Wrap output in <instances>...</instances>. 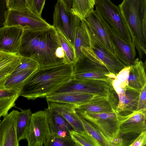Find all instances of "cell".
I'll list each match as a JSON object with an SVG mask.
<instances>
[{"label": "cell", "mask_w": 146, "mask_h": 146, "mask_svg": "<svg viewBox=\"0 0 146 146\" xmlns=\"http://www.w3.org/2000/svg\"><path fill=\"white\" fill-rule=\"evenodd\" d=\"M104 97L81 92H67L51 94L46 96L47 101L80 105L96 98Z\"/></svg>", "instance_id": "19"}, {"label": "cell", "mask_w": 146, "mask_h": 146, "mask_svg": "<svg viewBox=\"0 0 146 146\" xmlns=\"http://www.w3.org/2000/svg\"><path fill=\"white\" fill-rule=\"evenodd\" d=\"M85 19L98 38L112 53L116 56L115 47L103 19L94 10L88 15Z\"/></svg>", "instance_id": "16"}, {"label": "cell", "mask_w": 146, "mask_h": 146, "mask_svg": "<svg viewBox=\"0 0 146 146\" xmlns=\"http://www.w3.org/2000/svg\"><path fill=\"white\" fill-rule=\"evenodd\" d=\"M59 0L67 9L71 11L73 6V0Z\"/></svg>", "instance_id": "38"}, {"label": "cell", "mask_w": 146, "mask_h": 146, "mask_svg": "<svg viewBox=\"0 0 146 146\" xmlns=\"http://www.w3.org/2000/svg\"><path fill=\"white\" fill-rule=\"evenodd\" d=\"M146 85L141 89L139 96L138 106L136 111L146 110Z\"/></svg>", "instance_id": "35"}, {"label": "cell", "mask_w": 146, "mask_h": 146, "mask_svg": "<svg viewBox=\"0 0 146 146\" xmlns=\"http://www.w3.org/2000/svg\"><path fill=\"white\" fill-rule=\"evenodd\" d=\"M24 28L20 26H3L0 28V51L17 53Z\"/></svg>", "instance_id": "13"}, {"label": "cell", "mask_w": 146, "mask_h": 146, "mask_svg": "<svg viewBox=\"0 0 146 146\" xmlns=\"http://www.w3.org/2000/svg\"><path fill=\"white\" fill-rule=\"evenodd\" d=\"M44 146H75L70 135L64 137L50 133Z\"/></svg>", "instance_id": "31"}, {"label": "cell", "mask_w": 146, "mask_h": 146, "mask_svg": "<svg viewBox=\"0 0 146 146\" xmlns=\"http://www.w3.org/2000/svg\"><path fill=\"white\" fill-rule=\"evenodd\" d=\"M81 21L78 17L67 9L60 1L58 0L54 6L52 25L73 47L76 31Z\"/></svg>", "instance_id": "8"}, {"label": "cell", "mask_w": 146, "mask_h": 146, "mask_svg": "<svg viewBox=\"0 0 146 146\" xmlns=\"http://www.w3.org/2000/svg\"><path fill=\"white\" fill-rule=\"evenodd\" d=\"M82 54L73 65V78L78 79H95L112 82L116 75L111 73L89 47H82Z\"/></svg>", "instance_id": "5"}, {"label": "cell", "mask_w": 146, "mask_h": 146, "mask_svg": "<svg viewBox=\"0 0 146 146\" xmlns=\"http://www.w3.org/2000/svg\"><path fill=\"white\" fill-rule=\"evenodd\" d=\"M118 7L130 31L139 58L146 53V40L142 30L143 21L146 17V0H123Z\"/></svg>", "instance_id": "3"}, {"label": "cell", "mask_w": 146, "mask_h": 146, "mask_svg": "<svg viewBox=\"0 0 146 146\" xmlns=\"http://www.w3.org/2000/svg\"><path fill=\"white\" fill-rule=\"evenodd\" d=\"M141 90L133 88L128 85L127 86L125 103L123 111L125 114L127 113L130 114L136 111Z\"/></svg>", "instance_id": "27"}, {"label": "cell", "mask_w": 146, "mask_h": 146, "mask_svg": "<svg viewBox=\"0 0 146 146\" xmlns=\"http://www.w3.org/2000/svg\"><path fill=\"white\" fill-rule=\"evenodd\" d=\"M96 0H73L71 12L81 20L94 10Z\"/></svg>", "instance_id": "26"}, {"label": "cell", "mask_w": 146, "mask_h": 146, "mask_svg": "<svg viewBox=\"0 0 146 146\" xmlns=\"http://www.w3.org/2000/svg\"><path fill=\"white\" fill-rule=\"evenodd\" d=\"M50 133L45 110L32 113L26 138L28 146H44Z\"/></svg>", "instance_id": "10"}, {"label": "cell", "mask_w": 146, "mask_h": 146, "mask_svg": "<svg viewBox=\"0 0 146 146\" xmlns=\"http://www.w3.org/2000/svg\"><path fill=\"white\" fill-rule=\"evenodd\" d=\"M5 4L8 9L21 10L27 8H31L28 0H5Z\"/></svg>", "instance_id": "33"}, {"label": "cell", "mask_w": 146, "mask_h": 146, "mask_svg": "<svg viewBox=\"0 0 146 146\" xmlns=\"http://www.w3.org/2000/svg\"><path fill=\"white\" fill-rule=\"evenodd\" d=\"M12 73H9L0 75V90L6 89L4 88V84L8 78Z\"/></svg>", "instance_id": "37"}, {"label": "cell", "mask_w": 146, "mask_h": 146, "mask_svg": "<svg viewBox=\"0 0 146 146\" xmlns=\"http://www.w3.org/2000/svg\"><path fill=\"white\" fill-rule=\"evenodd\" d=\"M20 96V90H0V123L1 117L8 114L9 110L15 106L16 101Z\"/></svg>", "instance_id": "21"}, {"label": "cell", "mask_w": 146, "mask_h": 146, "mask_svg": "<svg viewBox=\"0 0 146 146\" xmlns=\"http://www.w3.org/2000/svg\"><path fill=\"white\" fill-rule=\"evenodd\" d=\"M32 10L40 17L44 8L46 0H28Z\"/></svg>", "instance_id": "34"}, {"label": "cell", "mask_w": 146, "mask_h": 146, "mask_svg": "<svg viewBox=\"0 0 146 146\" xmlns=\"http://www.w3.org/2000/svg\"><path fill=\"white\" fill-rule=\"evenodd\" d=\"M83 22L88 36L90 48L106 66L109 71L116 75L127 66L112 53L94 34L84 19Z\"/></svg>", "instance_id": "9"}, {"label": "cell", "mask_w": 146, "mask_h": 146, "mask_svg": "<svg viewBox=\"0 0 146 146\" xmlns=\"http://www.w3.org/2000/svg\"><path fill=\"white\" fill-rule=\"evenodd\" d=\"M37 68L25 70L16 73H12L8 78L4 84L5 89L20 90L31 74Z\"/></svg>", "instance_id": "22"}, {"label": "cell", "mask_w": 146, "mask_h": 146, "mask_svg": "<svg viewBox=\"0 0 146 146\" xmlns=\"http://www.w3.org/2000/svg\"><path fill=\"white\" fill-rule=\"evenodd\" d=\"M38 66V64L33 60L21 56L20 63L13 73H16L25 70L37 68Z\"/></svg>", "instance_id": "32"}, {"label": "cell", "mask_w": 146, "mask_h": 146, "mask_svg": "<svg viewBox=\"0 0 146 146\" xmlns=\"http://www.w3.org/2000/svg\"><path fill=\"white\" fill-rule=\"evenodd\" d=\"M73 65L65 62L38 66L20 90L21 96L28 100L46 97L73 77Z\"/></svg>", "instance_id": "2"}, {"label": "cell", "mask_w": 146, "mask_h": 146, "mask_svg": "<svg viewBox=\"0 0 146 146\" xmlns=\"http://www.w3.org/2000/svg\"><path fill=\"white\" fill-rule=\"evenodd\" d=\"M32 113L30 109L21 110L18 112L17 122V137L18 141L26 139Z\"/></svg>", "instance_id": "25"}, {"label": "cell", "mask_w": 146, "mask_h": 146, "mask_svg": "<svg viewBox=\"0 0 146 146\" xmlns=\"http://www.w3.org/2000/svg\"><path fill=\"white\" fill-rule=\"evenodd\" d=\"M44 110L46 113L50 133L63 137L70 136V131L74 130L71 125L49 106Z\"/></svg>", "instance_id": "18"}, {"label": "cell", "mask_w": 146, "mask_h": 146, "mask_svg": "<svg viewBox=\"0 0 146 146\" xmlns=\"http://www.w3.org/2000/svg\"><path fill=\"white\" fill-rule=\"evenodd\" d=\"M70 135L75 146H100L87 131L81 133L73 130L70 131Z\"/></svg>", "instance_id": "28"}, {"label": "cell", "mask_w": 146, "mask_h": 146, "mask_svg": "<svg viewBox=\"0 0 146 146\" xmlns=\"http://www.w3.org/2000/svg\"><path fill=\"white\" fill-rule=\"evenodd\" d=\"M2 1H3V0H0V7H1V3Z\"/></svg>", "instance_id": "39"}, {"label": "cell", "mask_w": 146, "mask_h": 146, "mask_svg": "<svg viewBox=\"0 0 146 146\" xmlns=\"http://www.w3.org/2000/svg\"><path fill=\"white\" fill-rule=\"evenodd\" d=\"M56 30L60 44L64 52L66 58L69 63L73 65L76 61L74 47L60 32Z\"/></svg>", "instance_id": "30"}, {"label": "cell", "mask_w": 146, "mask_h": 146, "mask_svg": "<svg viewBox=\"0 0 146 146\" xmlns=\"http://www.w3.org/2000/svg\"><path fill=\"white\" fill-rule=\"evenodd\" d=\"M114 90L107 97L96 98L85 104L78 106V111L96 113L116 112L118 102Z\"/></svg>", "instance_id": "14"}, {"label": "cell", "mask_w": 146, "mask_h": 146, "mask_svg": "<svg viewBox=\"0 0 146 146\" xmlns=\"http://www.w3.org/2000/svg\"><path fill=\"white\" fill-rule=\"evenodd\" d=\"M20 62L21 56L17 53L0 51V75L13 73Z\"/></svg>", "instance_id": "23"}, {"label": "cell", "mask_w": 146, "mask_h": 146, "mask_svg": "<svg viewBox=\"0 0 146 146\" xmlns=\"http://www.w3.org/2000/svg\"><path fill=\"white\" fill-rule=\"evenodd\" d=\"M80 25L77 28L75 34L74 48L76 62L81 57L82 47H90L89 38L87 32L82 21Z\"/></svg>", "instance_id": "24"}, {"label": "cell", "mask_w": 146, "mask_h": 146, "mask_svg": "<svg viewBox=\"0 0 146 146\" xmlns=\"http://www.w3.org/2000/svg\"><path fill=\"white\" fill-rule=\"evenodd\" d=\"M94 6L97 14L120 37L129 43H133L130 31L118 6L110 0H96Z\"/></svg>", "instance_id": "6"}, {"label": "cell", "mask_w": 146, "mask_h": 146, "mask_svg": "<svg viewBox=\"0 0 146 146\" xmlns=\"http://www.w3.org/2000/svg\"><path fill=\"white\" fill-rule=\"evenodd\" d=\"M47 101L48 106L64 118L72 126L74 130L81 133L87 131L76 112V109L77 108L78 105L66 103Z\"/></svg>", "instance_id": "15"}, {"label": "cell", "mask_w": 146, "mask_h": 146, "mask_svg": "<svg viewBox=\"0 0 146 146\" xmlns=\"http://www.w3.org/2000/svg\"><path fill=\"white\" fill-rule=\"evenodd\" d=\"M19 111L13 110L0 123V146L19 145L17 122Z\"/></svg>", "instance_id": "12"}, {"label": "cell", "mask_w": 146, "mask_h": 146, "mask_svg": "<svg viewBox=\"0 0 146 146\" xmlns=\"http://www.w3.org/2000/svg\"><path fill=\"white\" fill-rule=\"evenodd\" d=\"M146 144V131H145L141 133L129 146H144Z\"/></svg>", "instance_id": "36"}, {"label": "cell", "mask_w": 146, "mask_h": 146, "mask_svg": "<svg viewBox=\"0 0 146 146\" xmlns=\"http://www.w3.org/2000/svg\"><path fill=\"white\" fill-rule=\"evenodd\" d=\"M76 111L78 115L95 127L112 146H123L122 139L119 133V127L129 115L123 116L116 112L96 113Z\"/></svg>", "instance_id": "4"}, {"label": "cell", "mask_w": 146, "mask_h": 146, "mask_svg": "<svg viewBox=\"0 0 146 146\" xmlns=\"http://www.w3.org/2000/svg\"><path fill=\"white\" fill-rule=\"evenodd\" d=\"M17 54L33 60L39 66L68 62L52 25L39 30L24 29Z\"/></svg>", "instance_id": "1"}, {"label": "cell", "mask_w": 146, "mask_h": 146, "mask_svg": "<svg viewBox=\"0 0 146 146\" xmlns=\"http://www.w3.org/2000/svg\"><path fill=\"white\" fill-rule=\"evenodd\" d=\"M146 62L135 59L130 66L128 78V86L133 88L141 90L146 85Z\"/></svg>", "instance_id": "20"}, {"label": "cell", "mask_w": 146, "mask_h": 146, "mask_svg": "<svg viewBox=\"0 0 146 146\" xmlns=\"http://www.w3.org/2000/svg\"><path fill=\"white\" fill-rule=\"evenodd\" d=\"M146 130V110H141L129 115L121 124L119 133L121 137L127 135H139Z\"/></svg>", "instance_id": "17"}, {"label": "cell", "mask_w": 146, "mask_h": 146, "mask_svg": "<svg viewBox=\"0 0 146 146\" xmlns=\"http://www.w3.org/2000/svg\"><path fill=\"white\" fill-rule=\"evenodd\" d=\"M114 46L118 59L127 66L134 63L136 56V48L134 43H129L120 37L103 19Z\"/></svg>", "instance_id": "11"}, {"label": "cell", "mask_w": 146, "mask_h": 146, "mask_svg": "<svg viewBox=\"0 0 146 146\" xmlns=\"http://www.w3.org/2000/svg\"><path fill=\"white\" fill-rule=\"evenodd\" d=\"M3 25L5 26L18 25L24 29L35 31L52 26L29 8L21 10L7 9L4 13Z\"/></svg>", "instance_id": "7"}, {"label": "cell", "mask_w": 146, "mask_h": 146, "mask_svg": "<svg viewBox=\"0 0 146 146\" xmlns=\"http://www.w3.org/2000/svg\"><path fill=\"white\" fill-rule=\"evenodd\" d=\"M79 116L84 128L100 146H112L111 144L95 127L83 118Z\"/></svg>", "instance_id": "29"}]
</instances>
